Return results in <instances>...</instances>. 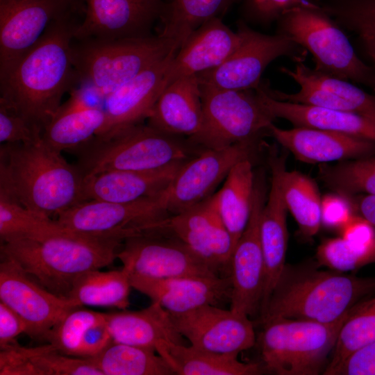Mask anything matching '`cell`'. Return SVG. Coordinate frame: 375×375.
Returning a JSON list of instances; mask_svg holds the SVG:
<instances>
[{
  "label": "cell",
  "instance_id": "obj_25",
  "mask_svg": "<svg viewBox=\"0 0 375 375\" xmlns=\"http://www.w3.org/2000/svg\"><path fill=\"white\" fill-rule=\"evenodd\" d=\"M256 90L274 119H285L294 126L334 131L375 143L374 117L278 100L260 85Z\"/></svg>",
  "mask_w": 375,
  "mask_h": 375
},
{
  "label": "cell",
  "instance_id": "obj_9",
  "mask_svg": "<svg viewBox=\"0 0 375 375\" xmlns=\"http://www.w3.org/2000/svg\"><path fill=\"white\" fill-rule=\"evenodd\" d=\"M200 87L202 123L199 131L189 138L194 144L204 150L222 149L269 133L275 119L256 89L224 90L202 84Z\"/></svg>",
  "mask_w": 375,
  "mask_h": 375
},
{
  "label": "cell",
  "instance_id": "obj_20",
  "mask_svg": "<svg viewBox=\"0 0 375 375\" xmlns=\"http://www.w3.org/2000/svg\"><path fill=\"white\" fill-rule=\"evenodd\" d=\"M133 288L159 303L170 314L187 312L207 306L230 303V276L152 278L130 274Z\"/></svg>",
  "mask_w": 375,
  "mask_h": 375
},
{
  "label": "cell",
  "instance_id": "obj_34",
  "mask_svg": "<svg viewBox=\"0 0 375 375\" xmlns=\"http://www.w3.org/2000/svg\"><path fill=\"white\" fill-rule=\"evenodd\" d=\"M283 191L288 210L304 238L315 235L321 226L322 197L314 179L299 171L284 172Z\"/></svg>",
  "mask_w": 375,
  "mask_h": 375
},
{
  "label": "cell",
  "instance_id": "obj_32",
  "mask_svg": "<svg viewBox=\"0 0 375 375\" xmlns=\"http://www.w3.org/2000/svg\"><path fill=\"white\" fill-rule=\"evenodd\" d=\"M131 288L128 269L123 267L119 270L107 272L96 269L88 272L75 280L68 298L80 306L125 309L129 304Z\"/></svg>",
  "mask_w": 375,
  "mask_h": 375
},
{
  "label": "cell",
  "instance_id": "obj_1",
  "mask_svg": "<svg viewBox=\"0 0 375 375\" xmlns=\"http://www.w3.org/2000/svg\"><path fill=\"white\" fill-rule=\"evenodd\" d=\"M85 4L53 20L39 40L5 76L0 77V101L42 131L78 78L72 43Z\"/></svg>",
  "mask_w": 375,
  "mask_h": 375
},
{
  "label": "cell",
  "instance_id": "obj_52",
  "mask_svg": "<svg viewBox=\"0 0 375 375\" xmlns=\"http://www.w3.org/2000/svg\"><path fill=\"white\" fill-rule=\"evenodd\" d=\"M349 198L356 212L375 227V195L359 194Z\"/></svg>",
  "mask_w": 375,
  "mask_h": 375
},
{
  "label": "cell",
  "instance_id": "obj_14",
  "mask_svg": "<svg viewBox=\"0 0 375 375\" xmlns=\"http://www.w3.org/2000/svg\"><path fill=\"white\" fill-rule=\"evenodd\" d=\"M166 190L157 196L131 202L85 201L60 213L56 220L74 232L126 239L135 234L134 228L169 215L166 208Z\"/></svg>",
  "mask_w": 375,
  "mask_h": 375
},
{
  "label": "cell",
  "instance_id": "obj_48",
  "mask_svg": "<svg viewBox=\"0 0 375 375\" xmlns=\"http://www.w3.org/2000/svg\"><path fill=\"white\" fill-rule=\"evenodd\" d=\"M112 341L108 327L106 313L103 319L87 329L81 341L77 357L93 358Z\"/></svg>",
  "mask_w": 375,
  "mask_h": 375
},
{
  "label": "cell",
  "instance_id": "obj_41",
  "mask_svg": "<svg viewBox=\"0 0 375 375\" xmlns=\"http://www.w3.org/2000/svg\"><path fill=\"white\" fill-rule=\"evenodd\" d=\"M81 307H76L67 312L44 339L60 352L76 357L87 329L106 315V313Z\"/></svg>",
  "mask_w": 375,
  "mask_h": 375
},
{
  "label": "cell",
  "instance_id": "obj_16",
  "mask_svg": "<svg viewBox=\"0 0 375 375\" xmlns=\"http://www.w3.org/2000/svg\"><path fill=\"white\" fill-rule=\"evenodd\" d=\"M238 30L242 34L239 47L220 65L198 74L200 84L224 90H254L267 66L292 53L297 44L283 33L265 35L244 24Z\"/></svg>",
  "mask_w": 375,
  "mask_h": 375
},
{
  "label": "cell",
  "instance_id": "obj_39",
  "mask_svg": "<svg viewBox=\"0 0 375 375\" xmlns=\"http://www.w3.org/2000/svg\"><path fill=\"white\" fill-rule=\"evenodd\" d=\"M70 231L56 220L32 211L0 194L1 242L23 238H40Z\"/></svg>",
  "mask_w": 375,
  "mask_h": 375
},
{
  "label": "cell",
  "instance_id": "obj_12",
  "mask_svg": "<svg viewBox=\"0 0 375 375\" xmlns=\"http://www.w3.org/2000/svg\"><path fill=\"white\" fill-rule=\"evenodd\" d=\"M267 197L265 176L260 170L255 174L250 218L234 247L230 262V309L249 317L260 311L263 292L260 219Z\"/></svg>",
  "mask_w": 375,
  "mask_h": 375
},
{
  "label": "cell",
  "instance_id": "obj_15",
  "mask_svg": "<svg viewBox=\"0 0 375 375\" xmlns=\"http://www.w3.org/2000/svg\"><path fill=\"white\" fill-rule=\"evenodd\" d=\"M84 0H0V77L8 74L50 24Z\"/></svg>",
  "mask_w": 375,
  "mask_h": 375
},
{
  "label": "cell",
  "instance_id": "obj_50",
  "mask_svg": "<svg viewBox=\"0 0 375 375\" xmlns=\"http://www.w3.org/2000/svg\"><path fill=\"white\" fill-rule=\"evenodd\" d=\"M342 238L358 245H371L375 242V227L360 215H354L340 229Z\"/></svg>",
  "mask_w": 375,
  "mask_h": 375
},
{
  "label": "cell",
  "instance_id": "obj_2",
  "mask_svg": "<svg viewBox=\"0 0 375 375\" xmlns=\"http://www.w3.org/2000/svg\"><path fill=\"white\" fill-rule=\"evenodd\" d=\"M85 176L76 165L43 142L0 146V194L42 215L58 216L85 201Z\"/></svg>",
  "mask_w": 375,
  "mask_h": 375
},
{
  "label": "cell",
  "instance_id": "obj_7",
  "mask_svg": "<svg viewBox=\"0 0 375 375\" xmlns=\"http://www.w3.org/2000/svg\"><path fill=\"white\" fill-rule=\"evenodd\" d=\"M349 312L333 323L283 317L262 322L259 344L263 369L278 375L318 374Z\"/></svg>",
  "mask_w": 375,
  "mask_h": 375
},
{
  "label": "cell",
  "instance_id": "obj_17",
  "mask_svg": "<svg viewBox=\"0 0 375 375\" xmlns=\"http://www.w3.org/2000/svg\"><path fill=\"white\" fill-rule=\"evenodd\" d=\"M0 301L23 319L27 335L42 340L67 312L80 306L71 299L59 297L44 288L13 260L2 254Z\"/></svg>",
  "mask_w": 375,
  "mask_h": 375
},
{
  "label": "cell",
  "instance_id": "obj_24",
  "mask_svg": "<svg viewBox=\"0 0 375 375\" xmlns=\"http://www.w3.org/2000/svg\"><path fill=\"white\" fill-rule=\"evenodd\" d=\"M188 161L149 171H109L85 177V201L125 203L157 196L169 187Z\"/></svg>",
  "mask_w": 375,
  "mask_h": 375
},
{
  "label": "cell",
  "instance_id": "obj_43",
  "mask_svg": "<svg viewBox=\"0 0 375 375\" xmlns=\"http://www.w3.org/2000/svg\"><path fill=\"white\" fill-rule=\"evenodd\" d=\"M28 351L40 375H103L91 358L64 354L50 344Z\"/></svg>",
  "mask_w": 375,
  "mask_h": 375
},
{
  "label": "cell",
  "instance_id": "obj_10",
  "mask_svg": "<svg viewBox=\"0 0 375 375\" xmlns=\"http://www.w3.org/2000/svg\"><path fill=\"white\" fill-rule=\"evenodd\" d=\"M142 233L172 235L222 276H230L234 244L221 217L217 192L175 215L140 227Z\"/></svg>",
  "mask_w": 375,
  "mask_h": 375
},
{
  "label": "cell",
  "instance_id": "obj_13",
  "mask_svg": "<svg viewBox=\"0 0 375 375\" xmlns=\"http://www.w3.org/2000/svg\"><path fill=\"white\" fill-rule=\"evenodd\" d=\"M117 258L130 274L152 278L222 276L178 239L160 233L127 238Z\"/></svg>",
  "mask_w": 375,
  "mask_h": 375
},
{
  "label": "cell",
  "instance_id": "obj_11",
  "mask_svg": "<svg viewBox=\"0 0 375 375\" xmlns=\"http://www.w3.org/2000/svg\"><path fill=\"white\" fill-rule=\"evenodd\" d=\"M262 147L258 138L226 148L206 149L186 162L166 190L169 215L181 212L210 197L238 162H255Z\"/></svg>",
  "mask_w": 375,
  "mask_h": 375
},
{
  "label": "cell",
  "instance_id": "obj_35",
  "mask_svg": "<svg viewBox=\"0 0 375 375\" xmlns=\"http://www.w3.org/2000/svg\"><path fill=\"white\" fill-rule=\"evenodd\" d=\"M375 341V297L360 301L349 311L342 325L324 374L331 372L351 354Z\"/></svg>",
  "mask_w": 375,
  "mask_h": 375
},
{
  "label": "cell",
  "instance_id": "obj_46",
  "mask_svg": "<svg viewBox=\"0 0 375 375\" xmlns=\"http://www.w3.org/2000/svg\"><path fill=\"white\" fill-rule=\"evenodd\" d=\"M349 197L335 192L322 197V224L328 228L341 229L356 215Z\"/></svg>",
  "mask_w": 375,
  "mask_h": 375
},
{
  "label": "cell",
  "instance_id": "obj_36",
  "mask_svg": "<svg viewBox=\"0 0 375 375\" xmlns=\"http://www.w3.org/2000/svg\"><path fill=\"white\" fill-rule=\"evenodd\" d=\"M226 0H172L165 5L160 35L174 40L178 49L203 24L216 17Z\"/></svg>",
  "mask_w": 375,
  "mask_h": 375
},
{
  "label": "cell",
  "instance_id": "obj_37",
  "mask_svg": "<svg viewBox=\"0 0 375 375\" xmlns=\"http://www.w3.org/2000/svg\"><path fill=\"white\" fill-rule=\"evenodd\" d=\"M317 178L332 192L347 197L375 195V156L319 164Z\"/></svg>",
  "mask_w": 375,
  "mask_h": 375
},
{
  "label": "cell",
  "instance_id": "obj_38",
  "mask_svg": "<svg viewBox=\"0 0 375 375\" xmlns=\"http://www.w3.org/2000/svg\"><path fill=\"white\" fill-rule=\"evenodd\" d=\"M322 7L356 35L366 63L375 74V0H334Z\"/></svg>",
  "mask_w": 375,
  "mask_h": 375
},
{
  "label": "cell",
  "instance_id": "obj_21",
  "mask_svg": "<svg viewBox=\"0 0 375 375\" xmlns=\"http://www.w3.org/2000/svg\"><path fill=\"white\" fill-rule=\"evenodd\" d=\"M176 51L153 63L105 96L103 110L107 127L105 133L99 136L115 134L148 119L165 89V74Z\"/></svg>",
  "mask_w": 375,
  "mask_h": 375
},
{
  "label": "cell",
  "instance_id": "obj_33",
  "mask_svg": "<svg viewBox=\"0 0 375 375\" xmlns=\"http://www.w3.org/2000/svg\"><path fill=\"white\" fill-rule=\"evenodd\" d=\"M103 375H173L155 350L112 341L91 358Z\"/></svg>",
  "mask_w": 375,
  "mask_h": 375
},
{
  "label": "cell",
  "instance_id": "obj_49",
  "mask_svg": "<svg viewBox=\"0 0 375 375\" xmlns=\"http://www.w3.org/2000/svg\"><path fill=\"white\" fill-rule=\"evenodd\" d=\"M27 326L23 319L12 309L0 301V347L15 341L22 333H26Z\"/></svg>",
  "mask_w": 375,
  "mask_h": 375
},
{
  "label": "cell",
  "instance_id": "obj_19",
  "mask_svg": "<svg viewBox=\"0 0 375 375\" xmlns=\"http://www.w3.org/2000/svg\"><path fill=\"white\" fill-rule=\"evenodd\" d=\"M83 18L74 40L122 39L151 35L165 8L162 0H84Z\"/></svg>",
  "mask_w": 375,
  "mask_h": 375
},
{
  "label": "cell",
  "instance_id": "obj_29",
  "mask_svg": "<svg viewBox=\"0 0 375 375\" xmlns=\"http://www.w3.org/2000/svg\"><path fill=\"white\" fill-rule=\"evenodd\" d=\"M288 208L279 199H269L260 219V238L264 258V286L260 316L264 312L272 293L285 267L288 233Z\"/></svg>",
  "mask_w": 375,
  "mask_h": 375
},
{
  "label": "cell",
  "instance_id": "obj_44",
  "mask_svg": "<svg viewBox=\"0 0 375 375\" xmlns=\"http://www.w3.org/2000/svg\"><path fill=\"white\" fill-rule=\"evenodd\" d=\"M42 139V133L22 116L0 101V142L33 143Z\"/></svg>",
  "mask_w": 375,
  "mask_h": 375
},
{
  "label": "cell",
  "instance_id": "obj_40",
  "mask_svg": "<svg viewBox=\"0 0 375 375\" xmlns=\"http://www.w3.org/2000/svg\"><path fill=\"white\" fill-rule=\"evenodd\" d=\"M281 70L299 85H306L333 92L351 103L358 113L375 117V95L365 92L349 81L310 69L300 61L294 70L285 67Z\"/></svg>",
  "mask_w": 375,
  "mask_h": 375
},
{
  "label": "cell",
  "instance_id": "obj_42",
  "mask_svg": "<svg viewBox=\"0 0 375 375\" xmlns=\"http://www.w3.org/2000/svg\"><path fill=\"white\" fill-rule=\"evenodd\" d=\"M316 258L321 265L338 272H347L375 261V242L358 245L342 237L324 240L317 247Z\"/></svg>",
  "mask_w": 375,
  "mask_h": 375
},
{
  "label": "cell",
  "instance_id": "obj_26",
  "mask_svg": "<svg viewBox=\"0 0 375 375\" xmlns=\"http://www.w3.org/2000/svg\"><path fill=\"white\" fill-rule=\"evenodd\" d=\"M203 118L201 87L197 75L169 84L155 103L147 124L163 132L183 137L194 135Z\"/></svg>",
  "mask_w": 375,
  "mask_h": 375
},
{
  "label": "cell",
  "instance_id": "obj_23",
  "mask_svg": "<svg viewBox=\"0 0 375 375\" xmlns=\"http://www.w3.org/2000/svg\"><path fill=\"white\" fill-rule=\"evenodd\" d=\"M241 42L240 31H233L220 19L214 17L205 22L171 59L165 74L164 88L180 78L198 75L218 67Z\"/></svg>",
  "mask_w": 375,
  "mask_h": 375
},
{
  "label": "cell",
  "instance_id": "obj_6",
  "mask_svg": "<svg viewBox=\"0 0 375 375\" xmlns=\"http://www.w3.org/2000/svg\"><path fill=\"white\" fill-rule=\"evenodd\" d=\"M178 50L172 40L159 33L112 40H73L72 57L78 83L95 90L103 99L113 90L153 63Z\"/></svg>",
  "mask_w": 375,
  "mask_h": 375
},
{
  "label": "cell",
  "instance_id": "obj_22",
  "mask_svg": "<svg viewBox=\"0 0 375 375\" xmlns=\"http://www.w3.org/2000/svg\"><path fill=\"white\" fill-rule=\"evenodd\" d=\"M269 134L294 158L306 163H328L375 156V143L334 131L295 126L283 129L273 123Z\"/></svg>",
  "mask_w": 375,
  "mask_h": 375
},
{
  "label": "cell",
  "instance_id": "obj_5",
  "mask_svg": "<svg viewBox=\"0 0 375 375\" xmlns=\"http://www.w3.org/2000/svg\"><path fill=\"white\" fill-rule=\"evenodd\" d=\"M204 149L189 138L163 132L148 124L108 136H97L72 152L85 177L109 171H149L197 156Z\"/></svg>",
  "mask_w": 375,
  "mask_h": 375
},
{
  "label": "cell",
  "instance_id": "obj_47",
  "mask_svg": "<svg viewBox=\"0 0 375 375\" xmlns=\"http://www.w3.org/2000/svg\"><path fill=\"white\" fill-rule=\"evenodd\" d=\"M329 375H375V341L351 354Z\"/></svg>",
  "mask_w": 375,
  "mask_h": 375
},
{
  "label": "cell",
  "instance_id": "obj_3",
  "mask_svg": "<svg viewBox=\"0 0 375 375\" xmlns=\"http://www.w3.org/2000/svg\"><path fill=\"white\" fill-rule=\"evenodd\" d=\"M125 239L68 231L40 238L1 242V254L13 260L44 288L68 298L81 275L111 265Z\"/></svg>",
  "mask_w": 375,
  "mask_h": 375
},
{
  "label": "cell",
  "instance_id": "obj_27",
  "mask_svg": "<svg viewBox=\"0 0 375 375\" xmlns=\"http://www.w3.org/2000/svg\"><path fill=\"white\" fill-rule=\"evenodd\" d=\"M108 327L114 342L152 349L164 342L184 344L170 313L152 302L142 310L106 313Z\"/></svg>",
  "mask_w": 375,
  "mask_h": 375
},
{
  "label": "cell",
  "instance_id": "obj_30",
  "mask_svg": "<svg viewBox=\"0 0 375 375\" xmlns=\"http://www.w3.org/2000/svg\"><path fill=\"white\" fill-rule=\"evenodd\" d=\"M106 127V116L101 108L57 112L44 127L42 140L60 152L71 153L103 135Z\"/></svg>",
  "mask_w": 375,
  "mask_h": 375
},
{
  "label": "cell",
  "instance_id": "obj_45",
  "mask_svg": "<svg viewBox=\"0 0 375 375\" xmlns=\"http://www.w3.org/2000/svg\"><path fill=\"white\" fill-rule=\"evenodd\" d=\"M0 375H40L31 360L28 347L17 341L0 347Z\"/></svg>",
  "mask_w": 375,
  "mask_h": 375
},
{
  "label": "cell",
  "instance_id": "obj_8",
  "mask_svg": "<svg viewBox=\"0 0 375 375\" xmlns=\"http://www.w3.org/2000/svg\"><path fill=\"white\" fill-rule=\"evenodd\" d=\"M283 34L312 55L315 70L363 84L375 92V74L344 32L320 8L296 7L282 15Z\"/></svg>",
  "mask_w": 375,
  "mask_h": 375
},
{
  "label": "cell",
  "instance_id": "obj_18",
  "mask_svg": "<svg viewBox=\"0 0 375 375\" xmlns=\"http://www.w3.org/2000/svg\"><path fill=\"white\" fill-rule=\"evenodd\" d=\"M170 315L179 334L190 345L201 349L239 354L256 343L254 326L250 317L230 308L207 305Z\"/></svg>",
  "mask_w": 375,
  "mask_h": 375
},
{
  "label": "cell",
  "instance_id": "obj_4",
  "mask_svg": "<svg viewBox=\"0 0 375 375\" xmlns=\"http://www.w3.org/2000/svg\"><path fill=\"white\" fill-rule=\"evenodd\" d=\"M340 272L285 265L260 322L276 317L320 323L338 321L359 300L375 291V278Z\"/></svg>",
  "mask_w": 375,
  "mask_h": 375
},
{
  "label": "cell",
  "instance_id": "obj_31",
  "mask_svg": "<svg viewBox=\"0 0 375 375\" xmlns=\"http://www.w3.org/2000/svg\"><path fill=\"white\" fill-rule=\"evenodd\" d=\"M253 165L251 160L238 162L217 192L219 212L234 247L250 218L255 183Z\"/></svg>",
  "mask_w": 375,
  "mask_h": 375
},
{
  "label": "cell",
  "instance_id": "obj_51",
  "mask_svg": "<svg viewBox=\"0 0 375 375\" xmlns=\"http://www.w3.org/2000/svg\"><path fill=\"white\" fill-rule=\"evenodd\" d=\"M257 10L264 15H282L285 11L296 7L320 8L310 0H253Z\"/></svg>",
  "mask_w": 375,
  "mask_h": 375
},
{
  "label": "cell",
  "instance_id": "obj_28",
  "mask_svg": "<svg viewBox=\"0 0 375 375\" xmlns=\"http://www.w3.org/2000/svg\"><path fill=\"white\" fill-rule=\"evenodd\" d=\"M177 375H256L264 370L255 362H243L238 354L217 353L192 345L164 342L156 349Z\"/></svg>",
  "mask_w": 375,
  "mask_h": 375
}]
</instances>
